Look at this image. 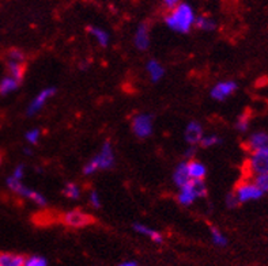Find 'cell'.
I'll list each match as a JSON object with an SVG mask.
<instances>
[{
	"label": "cell",
	"instance_id": "6da1fadb",
	"mask_svg": "<svg viewBox=\"0 0 268 266\" xmlns=\"http://www.w3.org/2000/svg\"><path fill=\"white\" fill-rule=\"evenodd\" d=\"M195 19H196V15L193 13L192 7L186 3H179L166 15L165 23L173 32L186 34L193 27Z\"/></svg>",
	"mask_w": 268,
	"mask_h": 266
},
{
	"label": "cell",
	"instance_id": "7a4b0ae2",
	"mask_svg": "<svg viewBox=\"0 0 268 266\" xmlns=\"http://www.w3.org/2000/svg\"><path fill=\"white\" fill-rule=\"evenodd\" d=\"M113 165H115V152H113L110 143L106 141V143H103L96 156L84 165L83 174L91 175V174H96L97 171L112 169Z\"/></svg>",
	"mask_w": 268,
	"mask_h": 266
},
{
	"label": "cell",
	"instance_id": "3957f363",
	"mask_svg": "<svg viewBox=\"0 0 268 266\" xmlns=\"http://www.w3.org/2000/svg\"><path fill=\"white\" fill-rule=\"evenodd\" d=\"M206 196H207V188H206L205 181L203 179H200V181L192 179L188 184L180 188L177 201L183 207H189L198 198H203Z\"/></svg>",
	"mask_w": 268,
	"mask_h": 266
},
{
	"label": "cell",
	"instance_id": "277c9868",
	"mask_svg": "<svg viewBox=\"0 0 268 266\" xmlns=\"http://www.w3.org/2000/svg\"><path fill=\"white\" fill-rule=\"evenodd\" d=\"M7 186H8V189L13 190L14 193H17L18 196L21 197H25L27 200H30L32 203H34L36 205H39V207H45L46 205V198H45L40 191L37 190H33L32 188H27L26 185H23L22 181L20 179H15L11 175L7 178L6 181Z\"/></svg>",
	"mask_w": 268,
	"mask_h": 266
},
{
	"label": "cell",
	"instance_id": "5b68a950",
	"mask_svg": "<svg viewBox=\"0 0 268 266\" xmlns=\"http://www.w3.org/2000/svg\"><path fill=\"white\" fill-rule=\"evenodd\" d=\"M234 194L238 198V203L247 204L250 203V201L260 200L266 193L256 185L253 179H248V181H243V182L237 185Z\"/></svg>",
	"mask_w": 268,
	"mask_h": 266
},
{
	"label": "cell",
	"instance_id": "8992f818",
	"mask_svg": "<svg viewBox=\"0 0 268 266\" xmlns=\"http://www.w3.org/2000/svg\"><path fill=\"white\" fill-rule=\"evenodd\" d=\"M248 169L250 175L268 174V147L264 150L250 152L248 159Z\"/></svg>",
	"mask_w": 268,
	"mask_h": 266
},
{
	"label": "cell",
	"instance_id": "52a82bcc",
	"mask_svg": "<svg viewBox=\"0 0 268 266\" xmlns=\"http://www.w3.org/2000/svg\"><path fill=\"white\" fill-rule=\"evenodd\" d=\"M132 132L139 139H146L153 133V115L147 113L136 114L132 120Z\"/></svg>",
	"mask_w": 268,
	"mask_h": 266
},
{
	"label": "cell",
	"instance_id": "ba28073f",
	"mask_svg": "<svg viewBox=\"0 0 268 266\" xmlns=\"http://www.w3.org/2000/svg\"><path fill=\"white\" fill-rule=\"evenodd\" d=\"M63 222L65 226L72 228H83L86 226H90L94 223V219L93 216H90L89 213L83 212V210H79V209H74V210H70L67 213H64L63 216Z\"/></svg>",
	"mask_w": 268,
	"mask_h": 266
},
{
	"label": "cell",
	"instance_id": "9c48e42d",
	"mask_svg": "<svg viewBox=\"0 0 268 266\" xmlns=\"http://www.w3.org/2000/svg\"><path fill=\"white\" fill-rule=\"evenodd\" d=\"M55 94H56V89H55V87H46V89L41 90L39 94L33 98L32 102L29 103L27 110H26V114H27L29 117L36 115L41 109L44 108L45 103L49 101Z\"/></svg>",
	"mask_w": 268,
	"mask_h": 266
},
{
	"label": "cell",
	"instance_id": "30bf717a",
	"mask_svg": "<svg viewBox=\"0 0 268 266\" xmlns=\"http://www.w3.org/2000/svg\"><path fill=\"white\" fill-rule=\"evenodd\" d=\"M237 89H238V84L234 80L219 82L211 89V98L215 101H225L226 98H229L230 95L234 94Z\"/></svg>",
	"mask_w": 268,
	"mask_h": 266
},
{
	"label": "cell",
	"instance_id": "8fae6325",
	"mask_svg": "<svg viewBox=\"0 0 268 266\" xmlns=\"http://www.w3.org/2000/svg\"><path fill=\"white\" fill-rule=\"evenodd\" d=\"M184 137H186L188 146H196V144L200 143V140L203 137V128H202V125L199 122L192 121V122H189L186 125Z\"/></svg>",
	"mask_w": 268,
	"mask_h": 266
},
{
	"label": "cell",
	"instance_id": "7c38bea8",
	"mask_svg": "<svg viewBox=\"0 0 268 266\" xmlns=\"http://www.w3.org/2000/svg\"><path fill=\"white\" fill-rule=\"evenodd\" d=\"M245 147L248 148L249 152L264 150L268 147V133L267 132H256L252 133L245 143Z\"/></svg>",
	"mask_w": 268,
	"mask_h": 266
},
{
	"label": "cell",
	"instance_id": "4fadbf2b",
	"mask_svg": "<svg viewBox=\"0 0 268 266\" xmlns=\"http://www.w3.org/2000/svg\"><path fill=\"white\" fill-rule=\"evenodd\" d=\"M135 46L139 51H146L150 45V34H148V26L147 23H141L138 26L136 32H135L134 37Z\"/></svg>",
	"mask_w": 268,
	"mask_h": 266
},
{
	"label": "cell",
	"instance_id": "5bb4252c",
	"mask_svg": "<svg viewBox=\"0 0 268 266\" xmlns=\"http://www.w3.org/2000/svg\"><path fill=\"white\" fill-rule=\"evenodd\" d=\"M189 181H192V179L189 177V172H188V163L181 162L173 172V182L176 184L177 188H181V186L188 184Z\"/></svg>",
	"mask_w": 268,
	"mask_h": 266
},
{
	"label": "cell",
	"instance_id": "9a60e30c",
	"mask_svg": "<svg viewBox=\"0 0 268 266\" xmlns=\"http://www.w3.org/2000/svg\"><path fill=\"white\" fill-rule=\"evenodd\" d=\"M20 84V80H17L13 76H4V77L0 80V95H1V96H7V95L13 94V93H15V91L18 90Z\"/></svg>",
	"mask_w": 268,
	"mask_h": 266
},
{
	"label": "cell",
	"instance_id": "2e32d148",
	"mask_svg": "<svg viewBox=\"0 0 268 266\" xmlns=\"http://www.w3.org/2000/svg\"><path fill=\"white\" fill-rule=\"evenodd\" d=\"M134 229L138 232V234L144 235L147 238H150L151 241L155 242V243H162L164 242V236L158 232V231H155L153 228H150L146 224H142V223H135L134 224Z\"/></svg>",
	"mask_w": 268,
	"mask_h": 266
},
{
	"label": "cell",
	"instance_id": "e0dca14e",
	"mask_svg": "<svg viewBox=\"0 0 268 266\" xmlns=\"http://www.w3.org/2000/svg\"><path fill=\"white\" fill-rule=\"evenodd\" d=\"M186 163H188V172H189L191 179H196V181L205 179L206 174H207V169H206V166L202 162H199V160H189Z\"/></svg>",
	"mask_w": 268,
	"mask_h": 266
},
{
	"label": "cell",
	"instance_id": "ac0fdd59",
	"mask_svg": "<svg viewBox=\"0 0 268 266\" xmlns=\"http://www.w3.org/2000/svg\"><path fill=\"white\" fill-rule=\"evenodd\" d=\"M26 258L13 253H0V266H23Z\"/></svg>",
	"mask_w": 268,
	"mask_h": 266
},
{
	"label": "cell",
	"instance_id": "d6986e66",
	"mask_svg": "<svg viewBox=\"0 0 268 266\" xmlns=\"http://www.w3.org/2000/svg\"><path fill=\"white\" fill-rule=\"evenodd\" d=\"M146 70L153 82H158V80H161V79L164 77V75H165L164 67H162L161 63H158L157 60H150V61L147 63Z\"/></svg>",
	"mask_w": 268,
	"mask_h": 266
},
{
	"label": "cell",
	"instance_id": "ffe728a7",
	"mask_svg": "<svg viewBox=\"0 0 268 266\" xmlns=\"http://www.w3.org/2000/svg\"><path fill=\"white\" fill-rule=\"evenodd\" d=\"M7 72L10 76H13L17 80L22 82V79L25 76V63H17V61L7 60Z\"/></svg>",
	"mask_w": 268,
	"mask_h": 266
},
{
	"label": "cell",
	"instance_id": "44dd1931",
	"mask_svg": "<svg viewBox=\"0 0 268 266\" xmlns=\"http://www.w3.org/2000/svg\"><path fill=\"white\" fill-rule=\"evenodd\" d=\"M89 33L91 37L96 39L100 46H108L109 45V34L103 29L101 27H97V26H90L89 27Z\"/></svg>",
	"mask_w": 268,
	"mask_h": 266
},
{
	"label": "cell",
	"instance_id": "7402d4cb",
	"mask_svg": "<svg viewBox=\"0 0 268 266\" xmlns=\"http://www.w3.org/2000/svg\"><path fill=\"white\" fill-rule=\"evenodd\" d=\"M195 27L199 29V30H203V32H212V30H215V22L212 20L208 17H206V15H200V17H196L195 19Z\"/></svg>",
	"mask_w": 268,
	"mask_h": 266
},
{
	"label": "cell",
	"instance_id": "603a6c76",
	"mask_svg": "<svg viewBox=\"0 0 268 266\" xmlns=\"http://www.w3.org/2000/svg\"><path fill=\"white\" fill-rule=\"evenodd\" d=\"M211 239H212V243L215 245V246L219 247H225L227 245V238L225 236L218 228L215 227H211Z\"/></svg>",
	"mask_w": 268,
	"mask_h": 266
},
{
	"label": "cell",
	"instance_id": "cb8c5ba5",
	"mask_svg": "<svg viewBox=\"0 0 268 266\" xmlns=\"http://www.w3.org/2000/svg\"><path fill=\"white\" fill-rule=\"evenodd\" d=\"M63 194L67 198H71V200H78L81 197V189L75 184H67L64 186Z\"/></svg>",
	"mask_w": 268,
	"mask_h": 266
},
{
	"label": "cell",
	"instance_id": "d4e9b609",
	"mask_svg": "<svg viewBox=\"0 0 268 266\" xmlns=\"http://www.w3.org/2000/svg\"><path fill=\"white\" fill-rule=\"evenodd\" d=\"M221 143V137L218 134H203V137L200 140V146L205 147V148H208V147L217 146Z\"/></svg>",
	"mask_w": 268,
	"mask_h": 266
},
{
	"label": "cell",
	"instance_id": "484cf974",
	"mask_svg": "<svg viewBox=\"0 0 268 266\" xmlns=\"http://www.w3.org/2000/svg\"><path fill=\"white\" fill-rule=\"evenodd\" d=\"M25 53L21 49H10L7 53V60L8 61H17V63H25Z\"/></svg>",
	"mask_w": 268,
	"mask_h": 266
},
{
	"label": "cell",
	"instance_id": "4316f807",
	"mask_svg": "<svg viewBox=\"0 0 268 266\" xmlns=\"http://www.w3.org/2000/svg\"><path fill=\"white\" fill-rule=\"evenodd\" d=\"M252 179L255 181L256 185L260 188V189L267 193L268 191V174H257V175H252Z\"/></svg>",
	"mask_w": 268,
	"mask_h": 266
},
{
	"label": "cell",
	"instance_id": "83f0119b",
	"mask_svg": "<svg viewBox=\"0 0 268 266\" xmlns=\"http://www.w3.org/2000/svg\"><path fill=\"white\" fill-rule=\"evenodd\" d=\"M40 137H41V131L37 129V128L27 131L25 134V139L29 144H37L40 141Z\"/></svg>",
	"mask_w": 268,
	"mask_h": 266
},
{
	"label": "cell",
	"instance_id": "f1b7e54d",
	"mask_svg": "<svg viewBox=\"0 0 268 266\" xmlns=\"http://www.w3.org/2000/svg\"><path fill=\"white\" fill-rule=\"evenodd\" d=\"M23 266H48V262L44 257H39V255H33L26 258L25 265Z\"/></svg>",
	"mask_w": 268,
	"mask_h": 266
},
{
	"label": "cell",
	"instance_id": "f546056e",
	"mask_svg": "<svg viewBox=\"0 0 268 266\" xmlns=\"http://www.w3.org/2000/svg\"><path fill=\"white\" fill-rule=\"evenodd\" d=\"M236 128L237 131H240V132L245 133L249 129V117L247 114H243V115H240L238 117V120L236 122Z\"/></svg>",
	"mask_w": 268,
	"mask_h": 266
},
{
	"label": "cell",
	"instance_id": "4dcf8cb0",
	"mask_svg": "<svg viewBox=\"0 0 268 266\" xmlns=\"http://www.w3.org/2000/svg\"><path fill=\"white\" fill-rule=\"evenodd\" d=\"M89 203L93 208H101V198H100V194L97 193L96 190H91V191H90Z\"/></svg>",
	"mask_w": 268,
	"mask_h": 266
},
{
	"label": "cell",
	"instance_id": "1f68e13d",
	"mask_svg": "<svg viewBox=\"0 0 268 266\" xmlns=\"http://www.w3.org/2000/svg\"><path fill=\"white\" fill-rule=\"evenodd\" d=\"M226 205H227V208L233 209L236 208V207H238L240 205V203H238V198L236 197V194H234V191H231V193H229L227 196H226Z\"/></svg>",
	"mask_w": 268,
	"mask_h": 266
},
{
	"label": "cell",
	"instance_id": "d6a6232c",
	"mask_svg": "<svg viewBox=\"0 0 268 266\" xmlns=\"http://www.w3.org/2000/svg\"><path fill=\"white\" fill-rule=\"evenodd\" d=\"M11 177L15 178V179H20V181H22L23 177H25V166L23 165L17 166V167L14 169L13 172H11Z\"/></svg>",
	"mask_w": 268,
	"mask_h": 266
},
{
	"label": "cell",
	"instance_id": "836d02e7",
	"mask_svg": "<svg viewBox=\"0 0 268 266\" xmlns=\"http://www.w3.org/2000/svg\"><path fill=\"white\" fill-rule=\"evenodd\" d=\"M164 3H165V6L169 10H172V8H174V7L179 4V0H164Z\"/></svg>",
	"mask_w": 268,
	"mask_h": 266
},
{
	"label": "cell",
	"instance_id": "e575fe53",
	"mask_svg": "<svg viewBox=\"0 0 268 266\" xmlns=\"http://www.w3.org/2000/svg\"><path fill=\"white\" fill-rule=\"evenodd\" d=\"M193 147L195 146H189V148L186 151V156H189V158L193 156V153H195V148H193Z\"/></svg>",
	"mask_w": 268,
	"mask_h": 266
},
{
	"label": "cell",
	"instance_id": "d590c367",
	"mask_svg": "<svg viewBox=\"0 0 268 266\" xmlns=\"http://www.w3.org/2000/svg\"><path fill=\"white\" fill-rule=\"evenodd\" d=\"M120 266H138V265H136V262H131V261H129V262H124V264H122Z\"/></svg>",
	"mask_w": 268,
	"mask_h": 266
},
{
	"label": "cell",
	"instance_id": "8d00e7d4",
	"mask_svg": "<svg viewBox=\"0 0 268 266\" xmlns=\"http://www.w3.org/2000/svg\"><path fill=\"white\" fill-rule=\"evenodd\" d=\"M87 67H89V61H83V63L81 64V68H82V70H86Z\"/></svg>",
	"mask_w": 268,
	"mask_h": 266
},
{
	"label": "cell",
	"instance_id": "74e56055",
	"mask_svg": "<svg viewBox=\"0 0 268 266\" xmlns=\"http://www.w3.org/2000/svg\"><path fill=\"white\" fill-rule=\"evenodd\" d=\"M23 151H25V153H27V155H30V153H32V150H30V148H25Z\"/></svg>",
	"mask_w": 268,
	"mask_h": 266
},
{
	"label": "cell",
	"instance_id": "f35d334b",
	"mask_svg": "<svg viewBox=\"0 0 268 266\" xmlns=\"http://www.w3.org/2000/svg\"><path fill=\"white\" fill-rule=\"evenodd\" d=\"M0 165H1V156H0Z\"/></svg>",
	"mask_w": 268,
	"mask_h": 266
}]
</instances>
